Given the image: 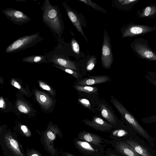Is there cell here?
Instances as JSON below:
<instances>
[{"mask_svg":"<svg viewBox=\"0 0 156 156\" xmlns=\"http://www.w3.org/2000/svg\"><path fill=\"white\" fill-rule=\"evenodd\" d=\"M43 23L56 37L60 38L63 33L64 25L59 9L45 0L41 7Z\"/></svg>","mask_w":156,"mask_h":156,"instance_id":"6da1fadb","label":"cell"},{"mask_svg":"<svg viewBox=\"0 0 156 156\" xmlns=\"http://www.w3.org/2000/svg\"><path fill=\"white\" fill-rule=\"evenodd\" d=\"M111 101L129 126L139 134L145 139L151 147H154V140L152 137L140 124L134 116L112 95L111 96Z\"/></svg>","mask_w":156,"mask_h":156,"instance_id":"7a4b0ae2","label":"cell"},{"mask_svg":"<svg viewBox=\"0 0 156 156\" xmlns=\"http://www.w3.org/2000/svg\"><path fill=\"white\" fill-rule=\"evenodd\" d=\"M42 39L38 32L20 37L8 46L5 53L11 54L23 51L36 45Z\"/></svg>","mask_w":156,"mask_h":156,"instance_id":"3957f363","label":"cell"},{"mask_svg":"<svg viewBox=\"0 0 156 156\" xmlns=\"http://www.w3.org/2000/svg\"><path fill=\"white\" fill-rule=\"evenodd\" d=\"M131 44L132 49L141 58L156 61V53L150 48L144 39H136Z\"/></svg>","mask_w":156,"mask_h":156,"instance_id":"277c9868","label":"cell"},{"mask_svg":"<svg viewBox=\"0 0 156 156\" xmlns=\"http://www.w3.org/2000/svg\"><path fill=\"white\" fill-rule=\"evenodd\" d=\"M102 45L101 61L104 68L109 69L113 62L110 39L107 32L105 30Z\"/></svg>","mask_w":156,"mask_h":156,"instance_id":"5b68a950","label":"cell"},{"mask_svg":"<svg viewBox=\"0 0 156 156\" xmlns=\"http://www.w3.org/2000/svg\"><path fill=\"white\" fill-rule=\"evenodd\" d=\"M2 11L6 18L16 25H23L31 20L27 15L16 9L7 8L3 9Z\"/></svg>","mask_w":156,"mask_h":156,"instance_id":"8992f818","label":"cell"},{"mask_svg":"<svg viewBox=\"0 0 156 156\" xmlns=\"http://www.w3.org/2000/svg\"><path fill=\"white\" fill-rule=\"evenodd\" d=\"M46 56L48 62H52L55 65L74 71L77 70L75 63L63 55L53 53Z\"/></svg>","mask_w":156,"mask_h":156,"instance_id":"52a82bcc","label":"cell"},{"mask_svg":"<svg viewBox=\"0 0 156 156\" xmlns=\"http://www.w3.org/2000/svg\"><path fill=\"white\" fill-rule=\"evenodd\" d=\"M156 27L141 25L132 24L127 27L122 33L123 37H132L138 35L144 34L156 30Z\"/></svg>","mask_w":156,"mask_h":156,"instance_id":"ba28073f","label":"cell"},{"mask_svg":"<svg viewBox=\"0 0 156 156\" xmlns=\"http://www.w3.org/2000/svg\"><path fill=\"white\" fill-rule=\"evenodd\" d=\"M82 121L87 125L101 132H106L112 128V125L108 124L101 118L94 116L91 121L84 119Z\"/></svg>","mask_w":156,"mask_h":156,"instance_id":"9c48e42d","label":"cell"},{"mask_svg":"<svg viewBox=\"0 0 156 156\" xmlns=\"http://www.w3.org/2000/svg\"><path fill=\"white\" fill-rule=\"evenodd\" d=\"M110 79V77L107 76H92L82 79L78 83L82 86L91 85L106 83Z\"/></svg>","mask_w":156,"mask_h":156,"instance_id":"30bf717a","label":"cell"},{"mask_svg":"<svg viewBox=\"0 0 156 156\" xmlns=\"http://www.w3.org/2000/svg\"><path fill=\"white\" fill-rule=\"evenodd\" d=\"M62 5L65 9L68 16L74 26L76 28L78 31L88 41L83 30L80 21L79 17L75 13L73 10L71 9L65 3H63Z\"/></svg>","mask_w":156,"mask_h":156,"instance_id":"8fae6325","label":"cell"},{"mask_svg":"<svg viewBox=\"0 0 156 156\" xmlns=\"http://www.w3.org/2000/svg\"><path fill=\"white\" fill-rule=\"evenodd\" d=\"M35 95L37 101L44 109H48L52 105L53 101L52 99L44 92L36 90Z\"/></svg>","mask_w":156,"mask_h":156,"instance_id":"7c38bea8","label":"cell"},{"mask_svg":"<svg viewBox=\"0 0 156 156\" xmlns=\"http://www.w3.org/2000/svg\"><path fill=\"white\" fill-rule=\"evenodd\" d=\"M79 138L96 145H99L102 142L100 136L94 133L86 131L80 132L78 134Z\"/></svg>","mask_w":156,"mask_h":156,"instance_id":"4fadbf2b","label":"cell"},{"mask_svg":"<svg viewBox=\"0 0 156 156\" xmlns=\"http://www.w3.org/2000/svg\"><path fill=\"white\" fill-rule=\"evenodd\" d=\"M116 149L119 152L126 156H141L129 145L124 142L117 143Z\"/></svg>","mask_w":156,"mask_h":156,"instance_id":"5bb4252c","label":"cell"},{"mask_svg":"<svg viewBox=\"0 0 156 156\" xmlns=\"http://www.w3.org/2000/svg\"><path fill=\"white\" fill-rule=\"evenodd\" d=\"M126 142L141 156H152L147 149L136 141L129 140Z\"/></svg>","mask_w":156,"mask_h":156,"instance_id":"9a60e30c","label":"cell"},{"mask_svg":"<svg viewBox=\"0 0 156 156\" xmlns=\"http://www.w3.org/2000/svg\"><path fill=\"white\" fill-rule=\"evenodd\" d=\"M100 110L102 116L110 123L115 125L116 119L114 114L107 107L103 104L100 105Z\"/></svg>","mask_w":156,"mask_h":156,"instance_id":"2e32d148","label":"cell"},{"mask_svg":"<svg viewBox=\"0 0 156 156\" xmlns=\"http://www.w3.org/2000/svg\"><path fill=\"white\" fill-rule=\"evenodd\" d=\"M22 62L32 63H41L48 62V59L46 55H34L27 56L23 58Z\"/></svg>","mask_w":156,"mask_h":156,"instance_id":"e0dca14e","label":"cell"},{"mask_svg":"<svg viewBox=\"0 0 156 156\" xmlns=\"http://www.w3.org/2000/svg\"><path fill=\"white\" fill-rule=\"evenodd\" d=\"M76 144L77 147L87 152H93L95 151L91 145L87 142L77 140L76 142Z\"/></svg>","mask_w":156,"mask_h":156,"instance_id":"ac0fdd59","label":"cell"},{"mask_svg":"<svg viewBox=\"0 0 156 156\" xmlns=\"http://www.w3.org/2000/svg\"><path fill=\"white\" fill-rule=\"evenodd\" d=\"M74 87L77 90L88 93H95L98 90L97 87L88 86L76 85L74 86Z\"/></svg>","mask_w":156,"mask_h":156,"instance_id":"d6986e66","label":"cell"},{"mask_svg":"<svg viewBox=\"0 0 156 156\" xmlns=\"http://www.w3.org/2000/svg\"><path fill=\"white\" fill-rule=\"evenodd\" d=\"M16 106L18 110L22 113L27 114L31 111L30 108L29 106L25 102L21 100L17 101Z\"/></svg>","mask_w":156,"mask_h":156,"instance_id":"ffe728a7","label":"cell"},{"mask_svg":"<svg viewBox=\"0 0 156 156\" xmlns=\"http://www.w3.org/2000/svg\"><path fill=\"white\" fill-rule=\"evenodd\" d=\"M156 13V7L148 6L146 7L140 15L141 17L150 16Z\"/></svg>","mask_w":156,"mask_h":156,"instance_id":"44dd1931","label":"cell"},{"mask_svg":"<svg viewBox=\"0 0 156 156\" xmlns=\"http://www.w3.org/2000/svg\"><path fill=\"white\" fill-rule=\"evenodd\" d=\"M51 65L70 74L76 78L77 79L79 77V74L77 72L74 70L65 68L55 64H52Z\"/></svg>","mask_w":156,"mask_h":156,"instance_id":"7402d4cb","label":"cell"},{"mask_svg":"<svg viewBox=\"0 0 156 156\" xmlns=\"http://www.w3.org/2000/svg\"><path fill=\"white\" fill-rule=\"evenodd\" d=\"M80 1L83 2L87 5L90 6L96 10L107 13L103 8L90 0H80Z\"/></svg>","mask_w":156,"mask_h":156,"instance_id":"603a6c76","label":"cell"},{"mask_svg":"<svg viewBox=\"0 0 156 156\" xmlns=\"http://www.w3.org/2000/svg\"><path fill=\"white\" fill-rule=\"evenodd\" d=\"M96 61L97 58L94 56H92L90 58L86 64V69L87 71H91L94 68Z\"/></svg>","mask_w":156,"mask_h":156,"instance_id":"cb8c5ba5","label":"cell"},{"mask_svg":"<svg viewBox=\"0 0 156 156\" xmlns=\"http://www.w3.org/2000/svg\"><path fill=\"white\" fill-rule=\"evenodd\" d=\"M156 108V105H155ZM141 121L146 124L152 123L156 122V112L155 115L141 119Z\"/></svg>","mask_w":156,"mask_h":156,"instance_id":"d4e9b609","label":"cell"},{"mask_svg":"<svg viewBox=\"0 0 156 156\" xmlns=\"http://www.w3.org/2000/svg\"><path fill=\"white\" fill-rule=\"evenodd\" d=\"M71 45L73 51L76 54L79 55L80 53V46L77 41L74 38L72 39Z\"/></svg>","mask_w":156,"mask_h":156,"instance_id":"484cf974","label":"cell"},{"mask_svg":"<svg viewBox=\"0 0 156 156\" xmlns=\"http://www.w3.org/2000/svg\"><path fill=\"white\" fill-rule=\"evenodd\" d=\"M39 86L43 89L47 91L52 95L54 94V92L51 87L44 82L39 80L38 81Z\"/></svg>","mask_w":156,"mask_h":156,"instance_id":"4316f807","label":"cell"},{"mask_svg":"<svg viewBox=\"0 0 156 156\" xmlns=\"http://www.w3.org/2000/svg\"><path fill=\"white\" fill-rule=\"evenodd\" d=\"M11 84L15 87L19 89L25 94H27V93L25 90L23 88L20 84L15 80L13 79H12Z\"/></svg>","mask_w":156,"mask_h":156,"instance_id":"83f0119b","label":"cell"},{"mask_svg":"<svg viewBox=\"0 0 156 156\" xmlns=\"http://www.w3.org/2000/svg\"><path fill=\"white\" fill-rule=\"evenodd\" d=\"M128 134L127 132L123 129H119L114 131L113 135L117 137H122Z\"/></svg>","mask_w":156,"mask_h":156,"instance_id":"f1b7e54d","label":"cell"},{"mask_svg":"<svg viewBox=\"0 0 156 156\" xmlns=\"http://www.w3.org/2000/svg\"><path fill=\"white\" fill-rule=\"evenodd\" d=\"M79 101L83 105L87 108H90L91 106L89 101L85 98H80L78 99Z\"/></svg>","mask_w":156,"mask_h":156,"instance_id":"f546056e","label":"cell"},{"mask_svg":"<svg viewBox=\"0 0 156 156\" xmlns=\"http://www.w3.org/2000/svg\"><path fill=\"white\" fill-rule=\"evenodd\" d=\"M145 77L152 85L156 88V79L148 75H146L145 76Z\"/></svg>","mask_w":156,"mask_h":156,"instance_id":"4dcf8cb0","label":"cell"},{"mask_svg":"<svg viewBox=\"0 0 156 156\" xmlns=\"http://www.w3.org/2000/svg\"><path fill=\"white\" fill-rule=\"evenodd\" d=\"M136 0H120L118 2L122 5L128 4L136 1Z\"/></svg>","mask_w":156,"mask_h":156,"instance_id":"1f68e13d","label":"cell"},{"mask_svg":"<svg viewBox=\"0 0 156 156\" xmlns=\"http://www.w3.org/2000/svg\"><path fill=\"white\" fill-rule=\"evenodd\" d=\"M10 144L14 148H16L18 147V145L17 142L14 139H11L10 140Z\"/></svg>","mask_w":156,"mask_h":156,"instance_id":"d6a6232c","label":"cell"},{"mask_svg":"<svg viewBox=\"0 0 156 156\" xmlns=\"http://www.w3.org/2000/svg\"><path fill=\"white\" fill-rule=\"evenodd\" d=\"M5 104L4 98L2 97L0 98V108H5Z\"/></svg>","mask_w":156,"mask_h":156,"instance_id":"836d02e7","label":"cell"},{"mask_svg":"<svg viewBox=\"0 0 156 156\" xmlns=\"http://www.w3.org/2000/svg\"><path fill=\"white\" fill-rule=\"evenodd\" d=\"M47 135L50 139L53 140L55 138L54 134L51 131H48L47 133Z\"/></svg>","mask_w":156,"mask_h":156,"instance_id":"e575fe53","label":"cell"},{"mask_svg":"<svg viewBox=\"0 0 156 156\" xmlns=\"http://www.w3.org/2000/svg\"><path fill=\"white\" fill-rule=\"evenodd\" d=\"M21 129L24 133H26L28 131V129L27 127L24 125L22 126H21Z\"/></svg>","mask_w":156,"mask_h":156,"instance_id":"d590c367","label":"cell"},{"mask_svg":"<svg viewBox=\"0 0 156 156\" xmlns=\"http://www.w3.org/2000/svg\"><path fill=\"white\" fill-rule=\"evenodd\" d=\"M152 138L154 140V141H156V137H152Z\"/></svg>","mask_w":156,"mask_h":156,"instance_id":"8d00e7d4","label":"cell"},{"mask_svg":"<svg viewBox=\"0 0 156 156\" xmlns=\"http://www.w3.org/2000/svg\"><path fill=\"white\" fill-rule=\"evenodd\" d=\"M31 156H38V155L37 154H32Z\"/></svg>","mask_w":156,"mask_h":156,"instance_id":"74e56055","label":"cell"},{"mask_svg":"<svg viewBox=\"0 0 156 156\" xmlns=\"http://www.w3.org/2000/svg\"><path fill=\"white\" fill-rule=\"evenodd\" d=\"M111 156H115V155H111Z\"/></svg>","mask_w":156,"mask_h":156,"instance_id":"f35d334b","label":"cell"},{"mask_svg":"<svg viewBox=\"0 0 156 156\" xmlns=\"http://www.w3.org/2000/svg\"><path fill=\"white\" fill-rule=\"evenodd\" d=\"M69 156H73L71 155H70Z\"/></svg>","mask_w":156,"mask_h":156,"instance_id":"ab89813d","label":"cell"}]
</instances>
